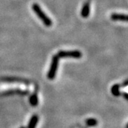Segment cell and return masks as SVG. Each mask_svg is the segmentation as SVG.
Wrapping results in <instances>:
<instances>
[{"label": "cell", "mask_w": 128, "mask_h": 128, "mask_svg": "<svg viewBox=\"0 0 128 128\" xmlns=\"http://www.w3.org/2000/svg\"><path fill=\"white\" fill-rule=\"evenodd\" d=\"M110 18L113 21H119V22H128V14L113 13V14H111Z\"/></svg>", "instance_id": "5"}, {"label": "cell", "mask_w": 128, "mask_h": 128, "mask_svg": "<svg viewBox=\"0 0 128 128\" xmlns=\"http://www.w3.org/2000/svg\"><path fill=\"white\" fill-rule=\"evenodd\" d=\"M112 92H113L114 95H115V96L120 95V90L118 86H114L112 87Z\"/></svg>", "instance_id": "7"}, {"label": "cell", "mask_w": 128, "mask_h": 128, "mask_svg": "<svg viewBox=\"0 0 128 128\" xmlns=\"http://www.w3.org/2000/svg\"><path fill=\"white\" fill-rule=\"evenodd\" d=\"M57 56L58 58H80L82 57V53L77 50H60Z\"/></svg>", "instance_id": "2"}, {"label": "cell", "mask_w": 128, "mask_h": 128, "mask_svg": "<svg viewBox=\"0 0 128 128\" xmlns=\"http://www.w3.org/2000/svg\"><path fill=\"white\" fill-rule=\"evenodd\" d=\"M9 90H19L22 91H27L30 90L25 84H12V85H2L0 86V91H5Z\"/></svg>", "instance_id": "3"}, {"label": "cell", "mask_w": 128, "mask_h": 128, "mask_svg": "<svg viewBox=\"0 0 128 128\" xmlns=\"http://www.w3.org/2000/svg\"><path fill=\"white\" fill-rule=\"evenodd\" d=\"M127 128H128V125H127Z\"/></svg>", "instance_id": "8"}, {"label": "cell", "mask_w": 128, "mask_h": 128, "mask_svg": "<svg viewBox=\"0 0 128 128\" xmlns=\"http://www.w3.org/2000/svg\"><path fill=\"white\" fill-rule=\"evenodd\" d=\"M32 9H33V11L36 13V14L37 15V16L41 19V22L44 23V24L46 26H47V27H50V26H52V24H53L52 21H51L50 18L44 12V11L41 9V6L38 4L35 3V4H34L32 5Z\"/></svg>", "instance_id": "1"}, {"label": "cell", "mask_w": 128, "mask_h": 128, "mask_svg": "<svg viewBox=\"0 0 128 128\" xmlns=\"http://www.w3.org/2000/svg\"><path fill=\"white\" fill-rule=\"evenodd\" d=\"M90 14V4L89 2L85 3L81 10V16L82 18H88Z\"/></svg>", "instance_id": "6"}, {"label": "cell", "mask_w": 128, "mask_h": 128, "mask_svg": "<svg viewBox=\"0 0 128 128\" xmlns=\"http://www.w3.org/2000/svg\"><path fill=\"white\" fill-rule=\"evenodd\" d=\"M58 60L59 58L58 57V56L55 55L53 56L52 58V61L50 64V68L49 70V72L48 74V76L50 79H53L55 77L56 70L58 69Z\"/></svg>", "instance_id": "4"}]
</instances>
